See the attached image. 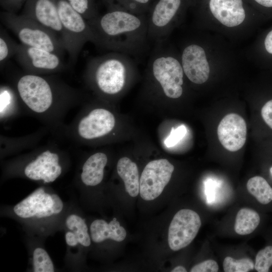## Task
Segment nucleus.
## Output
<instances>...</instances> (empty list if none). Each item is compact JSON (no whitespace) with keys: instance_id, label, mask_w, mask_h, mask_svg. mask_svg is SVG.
I'll return each mask as SVG.
<instances>
[{"instance_id":"nucleus-9","label":"nucleus","mask_w":272,"mask_h":272,"mask_svg":"<svg viewBox=\"0 0 272 272\" xmlns=\"http://www.w3.org/2000/svg\"><path fill=\"white\" fill-rule=\"evenodd\" d=\"M199 10L227 27L240 25L250 13L246 0H198Z\"/></svg>"},{"instance_id":"nucleus-27","label":"nucleus","mask_w":272,"mask_h":272,"mask_svg":"<svg viewBox=\"0 0 272 272\" xmlns=\"http://www.w3.org/2000/svg\"><path fill=\"white\" fill-rule=\"evenodd\" d=\"M223 265L225 272H248L254 268L253 261L249 258L235 259L230 256L224 258Z\"/></svg>"},{"instance_id":"nucleus-33","label":"nucleus","mask_w":272,"mask_h":272,"mask_svg":"<svg viewBox=\"0 0 272 272\" xmlns=\"http://www.w3.org/2000/svg\"><path fill=\"white\" fill-rule=\"evenodd\" d=\"M261 114L265 122L272 129V99L268 101L263 106Z\"/></svg>"},{"instance_id":"nucleus-21","label":"nucleus","mask_w":272,"mask_h":272,"mask_svg":"<svg viewBox=\"0 0 272 272\" xmlns=\"http://www.w3.org/2000/svg\"><path fill=\"white\" fill-rule=\"evenodd\" d=\"M117 171L124 181L126 191L131 197L137 196L140 192V181L136 164L127 157H122L118 161Z\"/></svg>"},{"instance_id":"nucleus-31","label":"nucleus","mask_w":272,"mask_h":272,"mask_svg":"<svg viewBox=\"0 0 272 272\" xmlns=\"http://www.w3.org/2000/svg\"><path fill=\"white\" fill-rule=\"evenodd\" d=\"M219 270L217 262L213 259H208L201 262L190 269L191 272H217Z\"/></svg>"},{"instance_id":"nucleus-29","label":"nucleus","mask_w":272,"mask_h":272,"mask_svg":"<svg viewBox=\"0 0 272 272\" xmlns=\"http://www.w3.org/2000/svg\"><path fill=\"white\" fill-rule=\"evenodd\" d=\"M17 43L14 42L1 30L0 35V62L1 65L16 53Z\"/></svg>"},{"instance_id":"nucleus-4","label":"nucleus","mask_w":272,"mask_h":272,"mask_svg":"<svg viewBox=\"0 0 272 272\" xmlns=\"http://www.w3.org/2000/svg\"><path fill=\"white\" fill-rule=\"evenodd\" d=\"M1 20L24 45L48 50L61 57L66 51L55 32L22 14L4 11L1 13Z\"/></svg>"},{"instance_id":"nucleus-35","label":"nucleus","mask_w":272,"mask_h":272,"mask_svg":"<svg viewBox=\"0 0 272 272\" xmlns=\"http://www.w3.org/2000/svg\"><path fill=\"white\" fill-rule=\"evenodd\" d=\"M264 43L267 52L272 54V30L266 36Z\"/></svg>"},{"instance_id":"nucleus-26","label":"nucleus","mask_w":272,"mask_h":272,"mask_svg":"<svg viewBox=\"0 0 272 272\" xmlns=\"http://www.w3.org/2000/svg\"><path fill=\"white\" fill-rule=\"evenodd\" d=\"M33 264L35 272H53V263L47 253L41 248H36L33 252Z\"/></svg>"},{"instance_id":"nucleus-32","label":"nucleus","mask_w":272,"mask_h":272,"mask_svg":"<svg viewBox=\"0 0 272 272\" xmlns=\"http://www.w3.org/2000/svg\"><path fill=\"white\" fill-rule=\"evenodd\" d=\"M26 0H0L1 6L5 11L15 13Z\"/></svg>"},{"instance_id":"nucleus-13","label":"nucleus","mask_w":272,"mask_h":272,"mask_svg":"<svg viewBox=\"0 0 272 272\" xmlns=\"http://www.w3.org/2000/svg\"><path fill=\"white\" fill-rule=\"evenodd\" d=\"M179 58L184 75L191 82L200 85L207 81L210 67L206 52L201 45L196 42L187 44Z\"/></svg>"},{"instance_id":"nucleus-7","label":"nucleus","mask_w":272,"mask_h":272,"mask_svg":"<svg viewBox=\"0 0 272 272\" xmlns=\"http://www.w3.org/2000/svg\"><path fill=\"white\" fill-rule=\"evenodd\" d=\"M191 0H158L147 17L149 41H165L178 23Z\"/></svg>"},{"instance_id":"nucleus-28","label":"nucleus","mask_w":272,"mask_h":272,"mask_svg":"<svg viewBox=\"0 0 272 272\" xmlns=\"http://www.w3.org/2000/svg\"><path fill=\"white\" fill-rule=\"evenodd\" d=\"M272 265V245L260 250L255 257L254 268L258 272H267Z\"/></svg>"},{"instance_id":"nucleus-24","label":"nucleus","mask_w":272,"mask_h":272,"mask_svg":"<svg viewBox=\"0 0 272 272\" xmlns=\"http://www.w3.org/2000/svg\"><path fill=\"white\" fill-rule=\"evenodd\" d=\"M108 7L122 9L136 15H142L151 0H104Z\"/></svg>"},{"instance_id":"nucleus-18","label":"nucleus","mask_w":272,"mask_h":272,"mask_svg":"<svg viewBox=\"0 0 272 272\" xmlns=\"http://www.w3.org/2000/svg\"><path fill=\"white\" fill-rule=\"evenodd\" d=\"M90 232L92 239L95 243H100L108 239L120 242L126 235L125 230L120 225L116 218L109 223L100 219L94 221L90 226Z\"/></svg>"},{"instance_id":"nucleus-25","label":"nucleus","mask_w":272,"mask_h":272,"mask_svg":"<svg viewBox=\"0 0 272 272\" xmlns=\"http://www.w3.org/2000/svg\"><path fill=\"white\" fill-rule=\"evenodd\" d=\"M70 5L87 21L99 15L95 0H66Z\"/></svg>"},{"instance_id":"nucleus-11","label":"nucleus","mask_w":272,"mask_h":272,"mask_svg":"<svg viewBox=\"0 0 272 272\" xmlns=\"http://www.w3.org/2000/svg\"><path fill=\"white\" fill-rule=\"evenodd\" d=\"M201 225L198 214L190 209H181L170 224L168 241L170 249L178 251L188 245L197 235Z\"/></svg>"},{"instance_id":"nucleus-19","label":"nucleus","mask_w":272,"mask_h":272,"mask_svg":"<svg viewBox=\"0 0 272 272\" xmlns=\"http://www.w3.org/2000/svg\"><path fill=\"white\" fill-rule=\"evenodd\" d=\"M107 163V156L98 152L90 156L84 164L81 175L84 184L95 186L103 180L104 169Z\"/></svg>"},{"instance_id":"nucleus-16","label":"nucleus","mask_w":272,"mask_h":272,"mask_svg":"<svg viewBox=\"0 0 272 272\" xmlns=\"http://www.w3.org/2000/svg\"><path fill=\"white\" fill-rule=\"evenodd\" d=\"M246 122L236 113L225 115L217 128L220 142L224 148L231 152L237 151L243 147L246 142Z\"/></svg>"},{"instance_id":"nucleus-5","label":"nucleus","mask_w":272,"mask_h":272,"mask_svg":"<svg viewBox=\"0 0 272 272\" xmlns=\"http://www.w3.org/2000/svg\"><path fill=\"white\" fill-rule=\"evenodd\" d=\"M164 42L155 43L148 62V72L165 96L177 99L183 94L184 73L180 58Z\"/></svg>"},{"instance_id":"nucleus-12","label":"nucleus","mask_w":272,"mask_h":272,"mask_svg":"<svg viewBox=\"0 0 272 272\" xmlns=\"http://www.w3.org/2000/svg\"><path fill=\"white\" fill-rule=\"evenodd\" d=\"M62 208V201L57 194H50L39 188L17 204L14 211L22 218H41L59 214Z\"/></svg>"},{"instance_id":"nucleus-22","label":"nucleus","mask_w":272,"mask_h":272,"mask_svg":"<svg viewBox=\"0 0 272 272\" xmlns=\"http://www.w3.org/2000/svg\"><path fill=\"white\" fill-rule=\"evenodd\" d=\"M260 221V216L255 211L247 208H242L236 215L234 229L239 235H248L256 229Z\"/></svg>"},{"instance_id":"nucleus-8","label":"nucleus","mask_w":272,"mask_h":272,"mask_svg":"<svg viewBox=\"0 0 272 272\" xmlns=\"http://www.w3.org/2000/svg\"><path fill=\"white\" fill-rule=\"evenodd\" d=\"M16 59L28 74L40 75L62 70L64 64L58 54L44 49L17 44Z\"/></svg>"},{"instance_id":"nucleus-6","label":"nucleus","mask_w":272,"mask_h":272,"mask_svg":"<svg viewBox=\"0 0 272 272\" xmlns=\"http://www.w3.org/2000/svg\"><path fill=\"white\" fill-rule=\"evenodd\" d=\"M58 12L62 26V41L70 58L75 62L86 43L97 45L96 36L88 21L66 0L57 1Z\"/></svg>"},{"instance_id":"nucleus-2","label":"nucleus","mask_w":272,"mask_h":272,"mask_svg":"<svg viewBox=\"0 0 272 272\" xmlns=\"http://www.w3.org/2000/svg\"><path fill=\"white\" fill-rule=\"evenodd\" d=\"M134 63L130 56L111 51L90 59L86 75L99 92L115 95L123 90L129 73L135 68Z\"/></svg>"},{"instance_id":"nucleus-36","label":"nucleus","mask_w":272,"mask_h":272,"mask_svg":"<svg viewBox=\"0 0 272 272\" xmlns=\"http://www.w3.org/2000/svg\"><path fill=\"white\" fill-rule=\"evenodd\" d=\"M172 272H186L187 271L186 268L182 266H177L174 268L172 270Z\"/></svg>"},{"instance_id":"nucleus-14","label":"nucleus","mask_w":272,"mask_h":272,"mask_svg":"<svg viewBox=\"0 0 272 272\" xmlns=\"http://www.w3.org/2000/svg\"><path fill=\"white\" fill-rule=\"evenodd\" d=\"M115 124V117L111 112L96 108L78 120L75 132L78 138L91 140L106 135L112 131Z\"/></svg>"},{"instance_id":"nucleus-17","label":"nucleus","mask_w":272,"mask_h":272,"mask_svg":"<svg viewBox=\"0 0 272 272\" xmlns=\"http://www.w3.org/2000/svg\"><path fill=\"white\" fill-rule=\"evenodd\" d=\"M61 173L58 155L46 150L30 162L24 170L25 175L33 180H43L44 183L54 181Z\"/></svg>"},{"instance_id":"nucleus-34","label":"nucleus","mask_w":272,"mask_h":272,"mask_svg":"<svg viewBox=\"0 0 272 272\" xmlns=\"http://www.w3.org/2000/svg\"><path fill=\"white\" fill-rule=\"evenodd\" d=\"M249 4L263 8H272V0H246Z\"/></svg>"},{"instance_id":"nucleus-10","label":"nucleus","mask_w":272,"mask_h":272,"mask_svg":"<svg viewBox=\"0 0 272 272\" xmlns=\"http://www.w3.org/2000/svg\"><path fill=\"white\" fill-rule=\"evenodd\" d=\"M174 166L165 159L149 162L144 168L140 180V193L145 200L158 197L169 183Z\"/></svg>"},{"instance_id":"nucleus-23","label":"nucleus","mask_w":272,"mask_h":272,"mask_svg":"<svg viewBox=\"0 0 272 272\" xmlns=\"http://www.w3.org/2000/svg\"><path fill=\"white\" fill-rule=\"evenodd\" d=\"M248 192L262 205L272 201V187L262 177L255 176L250 178L246 184Z\"/></svg>"},{"instance_id":"nucleus-37","label":"nucleus","mask_w":272,"mask_h":272,"mask_svg":"<svg viewBox=\"0 0 272 272\" xmlns=\"http://www.w3.org/2000/svg\"><path fill=\"white\" fill-rule=\"evenodd\" d=\"M269 172L270 175L272 176V167H271L269 169Z\"/></svg>"},{"instance_id":"nucleus-1","label":"nucleus","mask_w":272,"mask_h":272,"mask_svg":"<svg viewBox=\"0 0 272 272\" xmlns=\"http://www.w3.org/2000/svg\"><path fill=\"white\" fill-rule=\"evenodd\" d=\"M88 22L96 36V46L129 56L139 55L148 46V19L144 14L108 7L106 13Z\"/></svg>"},{"instance_id":"nucleus-20","label":"nucleus","mask_w":272,"mask_h":272,"mask_svg":"<svg viewBox=\"0 0 272 272\" xmlns=\"http://www.w3.org/2000/svg\"><path fill=\"white\" fill-rule=\"evenodd\" d=\"M65 224L70 230L67 232L65 235L67 245L74 246L80 243L84 246H90V237L84 219L77 215H71L66 218Z\"/></svg>"},{"instance_id":"nucleus-3","label":"nucleus","mask_w":272,"mask_h":272,"mask_svg":"<svg viewBox=\"0 0 272 272\" xmlns=\"http://www.w3.org/2000/svg\"><path fill=\"white\" fill-rule=\"evenodd\" d=\"M18 96L32 112L43 114L50 110L59 99L69 97L72 91L41 75L27 73L16 83Z\"/></svg>"},{"instance_id":"nucleus-30","label":"nucleus","mask_w":272,"mask_h":272,"mask_svg":"<svg viewBox=\"0 0 272 272\" xmlns=\"http://www.w3.org/2000/svg\"><path fill=\"white\" fill-rule=\"evenodd\" d=\"M186 131V128L184 125H181L176 128L173 127L170 134L165 141L166 147L170 148L175 146L184 138Z\"/></svg>"},{"instance_id":"nucleus-15","label":"nucleus","mask_w":272,"mask_h":272,"mask_svg":"<svg viewBox=\"0 0 272 272\" xmlns=\"http://www.w3.org/2000/svg\"><path fill=\"white\" fill-rule=\"evenodd\" d=\"M57 0H26L22 14L55 32L62 40L63 34Z\"/></svg>"}]
</instances>
